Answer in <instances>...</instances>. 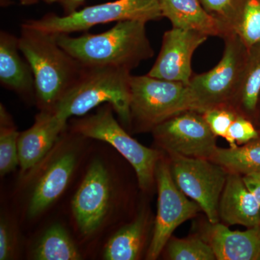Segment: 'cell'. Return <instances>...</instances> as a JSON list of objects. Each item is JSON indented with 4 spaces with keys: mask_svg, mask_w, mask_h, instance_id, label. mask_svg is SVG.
<instances>
[{
    "mask_svg": "<svg viewBox=\"0 0 260 260\" xmlns=\"http://www.w3.org/2000/svg\"><path fill=\"white\" fill-rule=\"evenodd\" d=\"M145 22L124 20L99 34L78 37L56 34L63 49L85 68L114 67L132 70L151 59L154 50L147 36Z\"/></svg>",
    "mask_w": 260,
    "mask_h": 260,
    "instance_id": "1",
    "label": "cell"
},
{
    "mask_svg": "<svg viewBox=\"0 0 260 260\" xmlns=\"http://www.w3.org/2000/svg\"><path fill=\"white\" fill-rule=\"evenodd\" d=\"M18 46L31 68L39 107L42 111L53 112L79 79L84 67L59 46L56 34L24 24Z\"/></svg>",
    "mask_w": 260,
    "mask_h": 260,
    "instance_id": "2",
    "label": "cell"
},
{
    "mask_svg": "<svg viewBox=\"0 0 260 260\" xmlns=\"http://www.w3.org/2000/svg\"><path fill=\"white\" fill-rule=\"evenodd\" d=\"M131 72L114 67H84L76 83L70 89L54 110L68 121L71 116L85 115L103 104H110L123 124L131 125Z\"/></svg>",
    "mask_w": 260,
    "mask_h": 260,
    "instance_id": "3",
    "label": "cell"
},
{
    "mask_svg": "<svg viewBox=\"0 0 260 260\" xmlns=\"http://www.w3.org/2000/svg\"><path fill=\"white\" fill-rule=\"evenodd\" d=\"M130 91L131 124L141 131L153 130L164 121L186 111L199 112L189 85L182 83L148 75H132Z\"/></svg>",
    "mask_w": 260,
    "mask_h": 260,
    "instance_id": "4",
    "label": "cell"
},
{
    "mask_svg": "<svg viewBox=\"0 0 260 260\" xmlns=\"http://www.w3.org/2000/svg\"><path fill=\"white\" fill-rule=\"evenodd\" d=\"M162 18L160 0H116L86 7L64 16L46 15L23 24L49 34H70L112 22L139 20L148 23Z\"/></svg>",
    "mask_w": 260,
    "mask_h": 260,
    "instance_id": "5",
    "label": "cell"
},
{
    "mask_svg": "<svg viewBox=\"0 0 260 260\" xmlns=\"http://www.w3.org/2000/svg\"><path fill=\"white\" fill-rule=\"evenodd\" d=\"M112 109L108 104L95 114L75 119L72 130L80 136L102 140L114 147L134 168L140 188L148 190L155 178L160 154L128 135L114 117Z\"/></svg>",
    "mask_w": 260,
    "mask_h": 260,
    "instance_id": "6",
    "label": "cell"
},
{
    "mask_svg": "<svg viewBox=\"0 0 260 260\" xmlns=\"http://www.w3.org/2000/svg\"><path fill=\"white\" fill-rule=\"evenodd\" d=\"M223 39L224 51L220 61L207 73L192 76L188 85L201 113L231 105L249 56V49L234 32H229Z\"/></svg>",
    "mask_w": 260,
    "mask_h": 260,
    "instance_id": "7",
    "label": "cell"
},
{
    "mask_svg": "<svg viewBox=\"0 0 260 260\" xmlns=\"http://www.w3.org/2000/svg\"><path fill=\"white\" fill-rule=\"evenodd\" d=\"M173 179L179 189L198 203L210 223H219V203L229 172L213 160L172 157Z\"/></svg>",
    "mask_w": 260,
    "mask_h": 260,
    "instance_id": "8",
    "label": "cell"
},
{
    "mask_svg": "<svg viewBox=\"0 0 260 260\" xmlns=\"http://www.w3.org/2000/svg\"><path fill=\"white\" fill-rule=\"evenodd\" d=\"M154 139L172 157L210 160L216 138L203 114L190 110L173 116L153 129Z\"/></svg>",
    "mask_w": 260,
    "mask_h": 260,
    "instance_id": "9",
    "label": "cell"
},
{
    "mask_svg": "<svg viewBox=\"0 0 260 260\" xmlns=\"http://www.w3.org/2000/svg\"><path fill=\"white\" fill-rule=\"evenodd\" d=\"M155 179L158 185V210L153 238L147 254L148 259H156L170 240L178 226L194 216L201 208L189 200L173 179L170 165L164 160L157 164Z\"/></svg>",
    "mask_w": 260,
    "mask_h": 260,
    "instance_id": "10",
    "label": "cell"
},
{
    "mask_svg": "<svg viewBox=\"0 0 260 260\" xmlns=\"http://www.w3.org/2000/svg\"><path fill=\"white\" fill-rule=\"evenodd\" d=\"M111 200L112 184L109 172L102 162L95 160L72 202L73 215L83 235H91L101 227L110 210Z\"/></svg>",
    "mask_w": 260,
    "mask_h": 260,
    "instance_id": "11",
    "label": "cell"
},
{
    "mask_svg": "<svg viewBox=\"0 0 260 260\" xmlns=\"http://www.w3.org/2000/svg\"><path fill=\"white\" fill-rule=\"evenodd\" d=\"M208 36L194 30L172 28L164 32L161 49L149 76L189 85L192 78L191 59Z\"/></svg>",
    "mask_w": 260,
    "mask_h": 260,
    "instance_id": "12",
    "label": "cell"
},
{
    "mask_svg": "<svg viewBox=\"0 0 260 260\" xmlns=\"http://www.w3.org/2000/svg\"><path fill=\"white\" fill-rule=\"evenodd\" d=\"M67 121L54 112L42 111L34 125L19 134V165L22 170L32 169L45 157L66 129Z\"/></svg>",
    "mask_w": 260,
    "mask_h": 260,
    "instance_id": "13",
    "label": "cell"
},
{
    "mask_svg": "<svg viewBox=\"0 0 260 260\" xmlns=\"http://www.w3.org/2000/svg\"><path fill=\"white\" fill-rule=\"evenodd\" d=\"M76 164V154L70 150L58 155L48 166L34 185L29 200L30 218L40 215L61 196L69 184Z\"/></svg>",
    "mask_w": 260,
    "mask_h": 260,
    "instance_id": "14",
    "label": "cell"
},
{
    "mask_svg": "<svg viewBox=\"0 0 260 260\" xmlns=\"http://www.w3.org/2000/svg\"><path fill=\"white\" fill-rule=\"evenodd\" d=\"M219 216L229 225H260V204L241 174L229 172L219 203Z\"/></svg>",
    "mask_w": 260,
    "mask_h": 260,
    "instance_id": "15",
    "label": "cell"
},
{
    "mask_svg": "<svg viewBox=\"0 0 260 260\" xmlns=\"http://www.w3.org/2000/svg\"><path fill=\"white\" fill-rule=\"evenodd\" d=\"M206 241L218 260H257L260 253V225L244 232L232 231L223 224L210 223Z\"/></svg>",
    "mask_w": 260,
    "mask_h": 260,
    "instance_id": "16",
    "label": "cell"
},
{
    "mask_svg": "<svg viewBox=\"0 0 260 260\" xmlns=\"http://www.w3.org/2000/svg\"><path fill=\"white\" fill-rule=\"evenodd\" d=\"M160 6L162 17L172 23V28L222 39L229 32L225 24L208 13L200 0H160Z\"/></svg>",
    "mask_w": 260,
    "mask_h": 260,
    "instance_id": "17",
    "label": "cell"
},
{
    "mask_svg": "<svg viewBox=\"0 0 260 260\" xmlns=\"http://www.w3.org/2000/svg\"><path fill=\"white\" fill-rule=\"evenodd\" d=\"M18 38L0 32V82L5 88L20 95L35 93V80L28 61L19 54Z\"/></svg>",
    "mask_w": 260,
    "mask_h": 260,
    "instance_id": "18",
    "label": "cell"
},
{
    "mask_svg": "<svg viewBox=\"0 0 260 260\" xmlns=\"http://www.w3.org/2000/svg\"><path fill=\"white\" fill-rule=\"evenodd\" d=\"M147 216L141 212L134 221L121 228L107 242L104 252L107 260L139 259L144 245Z\"/></svg>",
    "mask_w": 260,
    "mask_h": 260,
    "instance_id": "19",
    "label": "cell"
},
{
    "mask_svg": "<svg viewBox=\"0 0 260 260\" xmlns=\"http://www.w3.org/2000/svg\"><path fill=\"white\" fill-rule=\"evenodd\" d=\"M225 25L249 50L260 44V0H233Z\"/></svg>",
    "mask_w": 260,
    "mask_h": 260,
    "instance_id": "20",
    "label": "cell"
},
{
    "mask_svg": "<svg viewBox=\"0 0 260 260\" xmlns=\"http://www.w3.org/2000/svg\"><path fill=\"white\" fill-rule=\"evenodd\" d=\"M260 99V44L251 48L232 106L239 114H254Z\"/></svg>",
    "mask_w": 260,
    "mask_h": 260,
    "instance_id": "21",
    "label": "cell"
},
{
    "mask_svg": "<svg viewBox=\"0 0 260 260\" xmlns=\"http://www.w3.org/2000/svg\"><path fill=\"white\" fill-rule=\"evenodd\" d=\"M210 160L228 172L239 174L260 172V140L256 139L237 148H217Z\"/></svg>",
    "mask_w": 260,
    "mask_h": 260,
    "instance_id": "22",
    "label": "cell"
},
{
    "mask_svg": "<svg viewBox=\"0 0 260 260\" xmlns=\"http://www.w3.org/2000/svg\"><path fill=\"white\" fill-rule=\"evenodd\" d=\"M34 258L38 260H78L79 251L64 228L54 224L46 231L36 246Z\"/></svg>",
    "mask_w": 260,
    "mask_h": 260,
    "instance_id": "23",
    "label": "cell"
},
{
    "mask_svg": "<svg viewBox=\"0 0 260 260\" xmlns=\"http://www.w3.org/2000/svg\"><path fill=\"white\" fill-rule=\"evenodd\" d=\"M0 174L2 177L13 172L19 165V134L9 114L1 105L0 109Z\"/></svg>",
    "mask_w": 260,
    "mask_h": 260,
    "instance_id": "24",
    "label": "cell"
},
{
    "mask_svg": "<svg viewBox=\"0 0 260 260\" xmlns=\"http://www.w3.org/2000/svg\"><path fill=\"white\" fill-rule=\"evenodd\" d=\"M167 253L172 260H215L211 246L200 238L172 239L167 243Z\"/></svg>",
    "mask_w": 260,
    "mask_h": 260,
    "instance_id": "25",
    "label": "cell"
},
{
    "mask_svg": "<svg viewBox=\"0 0 260 260\" xmlns=\"http://www.w3.org/2000/svg\"><path fill=\"white\" fill-rule=\"evenodd\" d=\"M202 114L213 134L225 139L239 113L232 106L224 105L207 109Z\"/></svg>",
    "mask_w": 260,
    "mask_h": 260,
    "instance_id": "26",
    "label": "cell"
},
{
    "mask_svg": "<svg viewBox=\"0 0 260 260\" xmlns=\"http://www.w3.org/2000/svg\"><path fill=\"white\" fill-rule=\"evenodd\" d=\"M259 138V133L255 126L246 116L238 114L235 120L228 131L225 139L230 148H237V145H244Z\"/></svg>",
    "mask_w": 260,
    "mask_h": 260,
    "instance_id": "27",
    "label": "cell"
},
{
    "mask_svg": "<svg viewBox=\"0 0 260 260\" xmlns=\"http://www.w3.org/2000/svg\"><path fill=\"white\" fill-rule=\"evenodd\" d=\"M15 237L13 230L5 220L0 223V260L11 259L14 253Z\"/></svg>",
    "mask_w": 260,
    "mask_h": 260,
    "instance_id": "28",
    "label": "cell"
},
{
    "mask_svg": "<svg viewBox=\"0 0 260 260\" xmlns=\"http://www.w3.org/2000/svg\"><path fill=\"white\" fill-rule=\"evenodd\" d=\"M200 1L208 13L221 20L225 25L232 10L233 0H200Z\"/></svg>",
    "mask_w": 260,
    "mask_h": 260,
    "instance_id": "29",
    "label": "cell"
},
{
    "mask_svg": "<svg viewBox=\"0 0 260 260\" xmlns=\"http://www.w3.org/2000/svg\"><path fill=\"white\" fill-rule=\"evenodd\" d=\"M243 179L248 189L255 196L260 204V172L244 175Z\"/></svg>",
    "mask_w": 260,
    "mask_h": 260,
    "instance_id": "30",
    "label": "cell"
},
{
    "mask_svg": "<svg viewBox=\"0 0 260 260\" xmlns=\"http://www.w3.org/2000/svg\"><path fill=\"white\" fill-rule=\"evenodd\" d=\"M85 1V0H59L58 3L64 8L66 14H70L78 10V8L80 5H83Z\"/></svg>",
    "mask_w": 260,
    "mask_h": 260,
    "instance_id": "31",
    "label": "cell"
},
{
    "mask_svg": "<svg viewBox=\"0 0 260 260\" xmlns=\"http://www.w3.org/2000/svg\"><path fill=\"white\" fill-rule=\"evenodd\" d=\"M19 1L23 5H30L39 3L40 1L46 2V3H58L59 0H19Z\"/></svg>",
    "mask_w": 260,
    "mask_h": 260,
    "instance_id": "32",
    "label": "cell"
},
{
    "mask_svg": "<svg viewBox=\"0 0 260 260\" xmlns=\"http://www.w3.org/2000/svg\"><path fill=\"white\" fill-rule=\"evenodd\" d=\"M257 260H260V253H259V256H258V259Z\"/></svg>",
    "mask_w": 260,
    "mask_h": 260,
    "instance_id": "33",
    "label": "cell"
}]
</instances>
